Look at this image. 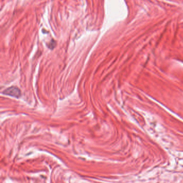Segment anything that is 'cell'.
<instances>
[{"label":"cell","instance_id":"cell-1","mask_svg":"<svg viewBox=\"0 0 183 183\" xmlns=\"http://www.w3.org/2000/svg\"><path fill=\"white\" fill-rule=\"evenodd\" d=\"M3 93L10 97L18 98L20 97L21 92L19 88L16 87H11L5 89Z\"/></svg>","mask_w":183,"mask_h":183}]
</instances>
